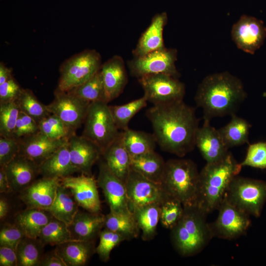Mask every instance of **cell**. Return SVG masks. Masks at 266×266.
I'll list each match as a JSON object with an SVG mask.
<instances>
[{"label": "cell", "mask_w": 266, "mask_h": 266, "mask_svg": "<svg viewBox=\"0 0 266 266\" xmlns=\"http://www.w3.org/2000/svg\"><path fill=\"white\" fill-rule=\"evenodd\" d=\"M146 115L162 150L183 157L194 149L199 119L195 109L183 100L153 105Z\"/></svg>", "instance_id": "cell-1"}, {"label": "cell", "mask_w": 266, "mask_h": 266, "mask_svg": "<svg viewBox=\"0 0 266 266\" xmlns=\"http://www.w3.org/2000/svg\"><path fill=\"white\" fill-rule=\"evenodd\" d=\"M247 97L241 81L229 72L211 74L199 84L195 100L204 120L235 114Z\"/></svg>", "instance_id": "cell-2"}, {"label": "cell", "mask_w": 266, "mask_h": 266, "mask_svg": "<svg viewBox=\"0 0 266 266\" xmlns=\"http://www.w3.org/2000/svg\"><path fill=\"white\" fill-rule=\"evenodd\" d=\"M242 167L230 152L218 161L206 163L200 172L196 204L207 214L217 209L230 184Z\"/></svg>", "instance_id": "cell-3"}, {"label": "cell", "mask_w": 266, "mask_h": 266, "mask_svg": "<svg viewBox=\"0 0 266 266\" xmlns=\"http://www.w3.org/2000/svg\"><path fill=\"white\" fill-rule=\"evenodd\" d=\"M183 215L170 230V239L176 251L188 257L201 252L213 237L206 214L197 204L184 205Z\"/></svg>", "instance_id": "cell-4"}, {"label": "cell", "mask_w": 266, "mask_h": 266, "mask_svg": "<svg viewBox=\"0 0 266 266\" xmlns=\"http://www.w3.org/2000/svg\"><path fill=\"white\" fill-rule=\"evenodd\" d=\"M200 172L190 159H172L166 162L161 185L170 197L183 205L197 204Z\"/></svg>", "instance_id": "cell-5"}, {"label": "cell", "mask_w": 266, "mask_h": 266, "mask_svg": "<svg viewBox=\"0 0 266 266\" xmlns=\"http://www.w3.org/2000/svg\"><path fill=\"white\" fill-rule=\"evenodd\" d=\"M224 198L249 215L259 217L266 202V182L238 175L230 184Z\"/></svg>", "instance_id": "cell-6"}, {"label": "cell", "mask_w": 266, "mask_h": 266, "mask_svg": "<svg viewBox=\"0 0 266 266\" xmlns=\"http://www.w3.org/2000/svg\"><path fill=\"white\" fill-rule=\"evenodd\" d=\"M101 58L94 49L85 50L65 61L60 67L56 90L67 92L82 84L100 68Z\"/></svg>", "instance_id": "cell-7"}, {"label": "cell", "mask_w": 266, "mask_h": 266, "mask_svg": "<svg viewBox=\"0 0 266 266\" xmlns=\"http://www.w3.org/2000/svg\"><path fill=\"white\" fill-rule=\"evenodd\" d=\"M83 124L82 135L96 144L102 154L120 133L108 103L104 101L90 103Z\"/></svg>", "instance_id": "cell-8"}, {"label": "cell", "mask_w": 266, "mask_h": 266, "mask_svg": "<svg viewBox=\"0 0 266 266\" xmlns=\"http://www.w3.org/2000/svg\"><path fill=\"white\" fill-rule=\"evenodd\" d=\"M177 50L164 47L146 55L134 57L128 61L131 74L139 79L143 76L166 74L178 78L180 74L175 66Z\"/></svg>", "instance_id": "cell-9"}, {"label": "cell", "mask_w": 266, "mask_h": 266, "mask_svg": "<svg viewBox=\"0 0 266 266\" xmlns=\"http://www.w3.org/2000/svg\"><path fill=\"white\" fill-rule=\"evenodd\" d=\"M138 80L147 101L158 105L183 100L185 86L178 78L166 74L143 76Z\"/></svg>", "instance_id": "cell-10"}, {"label": "cell", "mask_w": 266, "mask_h": 266, "mask_svg": "<svg viewBox=\"0 0 266 266\" xmlns=\"http://www.w3.org/2000/svg\"><path fill=\"white\" fill-rule=\"evenodd\" d=\"M216 219L209 223L214 237L231 240L244 235L251 224L248 214L224 198L218 208Z\"/></svg>", "instance_id": "cell-11"}, {"label": "cell", "mask_w": 266, "mask_h": 266, "mask_svg": "<svg viewBox=\"0 0 266 266\" xmlns=\"http://www.w3.org/2000/svg\"><path fill=\"white\" fill-rule=\"evenodd\" d=\"M129 207L133 209L152 204L161 205L169 197L161 184L131 168L125 181Z\"/></svg>", "instance_id": "cell-12"}, {"label": "cell", "mask_w": 266, "mask_h": 266, "mask_svg": "<svg viewBox=\"0 0 266 266\" xmlns=\"http://www.w3.org/2000/svg\"><path fill=\"white\" fill-rule=\"evenodd\" d=\"M54 99L47 107L50 113L57 116L73 133L84 123L90 103L67 92L55 90Z\"/></svg>", "instance_id": "cell-13"}, {"label": "cell", "mask_w": 266, "mask_h": 266, "mask_svg": "<svg viewBox=\"0 0 266 266\" xmlns=\"http://www.w3.org/2000/svg\"><path fill=\"white\" fill-rule=\"evenodd\" d=\"M232 39L243 51L254 54L264 44L266 38V27L255 17L243 15L233 25Z\"/></svg>", "instance_id": "cell-14"}, {"label": "cell", "mask_w": 266, "mask_h": 266, "mask_svg": "<svg viewBox=\"0 0 266 266\" xmlns=\"http://www.w3.org/2000/svg\"><path fill=\"white\" fill-rule=\"evenodd\" d=\"M112 212H132L129 207L125 183L114 174L105 161L99 164L97 180Z\"/></svg>", "instance_id": "cell-15"}, {"label": "cell", "mask_w": 266, "mask_h": 266, "mask_svg": "<svg viewBox=\"0 0 266 266\" xmlns=\"http://www.w3.org/2000/svg\"><path fill=\"white\" fill-rule=\"evenodd\" d=\"M61 184L68 189L79 206L87 211L100 212L101 203L97 181L91 175L84 174L68 176L60 179Z\"/></svg>", "instance_id": "cell-16"}, {"label": "cell", "mask_w": 266, "mask_h": 266, "mask_svg": "<svg viewBox=\"0 0 266 266\" xmlns=\"http://www.w3.org/2000/svg\"><path fill=\"white\" fill-rule=\"evenodd\" d=\"M68 138L53 139L38 131L19 139V154L39 166L58 148L66 143Z\"/></svg>", "instance_id": "cell-17"}, {"label": "cell", "mask_w": 266, "mask_h": 266, "mask_svg": "<svg viewBox=\"0 0 266 266\" xmlns=\"http://www.w3.org/2000/svg\"><path fill=\"white\" fill-rule=\"evenodd\" d=\"M68 144L71 162L78 172L91 175L93 166L102 155L100 148L86 137L75 133L69 137Z\"/></svg>", "instance_id": "cell-18"}, {"label": "cell", "mask_w": 266, "mask_h": 266, "mask_svg": "<svg viewBox=\"0 0 266 266\" xmlns=\"http://www.w3.org/2000/svg\"><path fill=\"white\" fill-rule=\"evenodd\" d=\"M210 122L204 120L196 133L195 145L206 163L218 161L230 152L218 129L212 126Z\"/></svg>", "instance_id": "cell-19"}, {"label": "cell", "mask_w": 266, "mask_h": 266, "mask_svg": "<svg viewBox=\"0 0 266 266\" xmlns=\"http://www.w3.org/2000/svg\"><path fill=\"white\" fill-rule=\"evenodd\" d=\"M60 184L59 179L42 177L22 191L20 197L28 208L46 210L52 205Z\"/></svg>", "instance_id": "cell-20"}, {"label": "cell", "mask_w": 266, "mask_h": 266, "mask_svg": "<svg viewBox=\"0 0 266 266\" xmlns=\"http://www.w3.org/2000/svg\"><path fill=\"white\" fill-rule=\"evenodd\" d=\"M107 103L117 98L123 92L128 77L122 58L115 55L101 65L100 68Z\"/></svg>", "instance_id": "cell-21"}, {"label": "cell", "mask_w": 266, "mask_h": 266, "mask_svg": "<svg viewBox=\"0 0 266 266\" xmlns=\"http://www.w3.org/2000/svg\"><path fill=\"white\" fill-rule=\"evenodd\" d=\"M3 167L12 191H22L39 174L38 166L27 158L18 154Z\"/></svg>", "instance_id": "cell-22"}, {"label": "cell", "mask_w": 266, "mask_h": 266, "mask_svg": "<svg viewBox=\"0 0 266 266\" xmlns=\"http://www.w3.org/2000/svg\"><path fill=\"white\" fill-rule=\"evenodd\" d=\"M105 215L100 212L78 210L68 225L72 240L93 241L104 227Z\"/></svg>", "instance_id": "cell-23"}, {"label": "cell", "mask_w": 266, "mask_h": 266, "mask_svg": "<svg viewBox=\"0 0 266 266\" xmlns=\"http://www.w3.org/2000/svg\"><path fill=\"white\" fill-rule=\"evenodd\" d=\"M167 22V16L166 12L158 13L153 16L150 25L141 35L133 51L134 57L143 56L165 47L163 31Z\"/></svg>", "instance_id": "cell-24"}, {"label": "cell", "mask_w": 266, "mask_h": 266, "mask_svg": "<svg viewBox=\"0 0 266 266\" xmlns=\"http://www.w3.org/2000/svg\"><path fill=\"white\" fill-rule=\"evenodd\" d=\"M38 170L42 177L59 179L78 172L71 162L68 141L41 163Z\"/></svg>", "instance_id": "cell-25"}, {"label": "cell", "mask_w": 266, "mask_h": 266, "mask_svg": "<svg viewBox=\"0 0 266 266\" xmlns=\"http://www.w3.org/2000/svg\"><path fill=\"white\" fill-rule=\"evenodd\" d=\"M102 155L111 172L125 183L131 168V156L124 145L121 132Z\"/></svg>", "instance_id": "cell-26"}, {"label": "cell", "mask_w": 266, "mask_h": 266, "mask_svg": "<svg viewBox=\"0 0 266 266\" xmlns=\"http://www.w3.org/2000/svg\"><path fill=\"white\" fill-rule=\"evenodd\" d=\"M55 250L66 266H82L96 252V248L93 241L71 240L58 245Z\"/></svg>", "instance_id": "cell-27"}, {"label": "cell", "mask_w": 266, "mask_h": 266, "mask_svg": "<svg viewBox=\"0 0 266 266\" xmlns=\"http://www.w3.org/2000/svg\"><path fill=\"white\" fill-rule=\"evenodd\" d=\"M52 217L51 214L46 210L28 207L17 215L15 224L23 232L25 236L38 238L43 228Z\"/></svg>", "instance_id": "cell-28"}, {"label": "cell", "mask_w": 266, "mask_h": 266, "mask_svg": "<svg viewBox=\"0 0 266 266\" xmlns=\"http://www.w3.org/2000/svg\"><path fill=\"white\" fill-rule=\"evenodd\" d=\"M166 162L155 151L131 157V168L146 178L161 184Z\"/></svg>", "instance_id": "cell-29"}, {"label": "cell", "mask_w": 266, "mask_h": 266, "mask_svg": "<svg viewBox=\"0 0 266 266\" xmlns=\"http://www.w3.org/2000/svg\"><path fill=\"white\" fill-rule=\"evenodd\" d=\"M251 124L245 119L233 114L230 122L218 129L229 149L249 143Z\"/></svg>", "instance_id": "cell-30"}, {"label": "cell", "mask_w": 266, "mask_h": 266, "mask_svg": "<svg viewBox=\"0 0 266 266\" xmlns=\"http://www.w3.org/2000/svg\"><path fill=\"white\" fill-rule=\"evenodd\" d=\"M78 206L70 191L60 183L56 198L46 211L55 218L69 225L79 210Z\"/></svg>", "instance_id": "cell-31"}, {"label": "cell", "mask_w": 266, "mask_h": 266, "mask_svg": "<svg viewBox=\"0 0 266 266\" xmlns=\"http://www.w3.org/2000/svg\"><path fill=\"white\" fill-rule=\"evenodd\" d=\"M121 133L124 145L131 157L155 151L157 143L153 134L129 128Z\"/></svg>", "instance_id": "cell-32"}, {"label": "cell", "mask_w": 266, "mask_h": 266, "mask_svg": "<svg viewBox=\"0 0 266 266\" xmlns=\"http://www.w3.org/2000/svg\"><path fill=\"white\" fill-rule=\"evenodd\" d=\"M160 205L152 204L137 207L132 211L141 231L143 240L150 241L155 237L160 219Z\"/></svg>", "instance_id": "cell-33"}, {"label": "cell", "mask_w": 266, "mask_h": 266, "mask_svg": "<svg viewBox=\"0 0 266 266\" xmlns=\"http://www.w3.org/2000/svg\"><path fill=\"white\" fill-rule=\"evenodd\" d=\"M104 228L124 235L127 240L136 238L140 231L133 212L110 211L105 216Z\"/></svg>", "instance_id": "cell-34"}, {"label": "cell", "mask_w": 266, "mask_h": 266, "mask_svg": "<svg viewBox=\"0 0 266 266\" xmlns=\"http://www.w3.org/2000/svg\"><path fill=\"white\" fill-rule=\"evenodd\" d=\"M67 92L89 103L99 101L106 102L100 69L86 82Z\"/></svg>", "instance_id": "cell-35"}, {"label": "cell", "mask_w": 266, "mask_h": 266, "mask_svg": "<svg viewBox=\"0 0 266 266\" xmlns=\"http://www.w3.org/2000/svg\"><path fill=\"white\" fill-rule=\"evenodd\" d=\"M44 245L38 238L24 236L18 243L16 253L19 266H39Z\"/></svg>", "instance_id": "cell-36"}, {"label": "cell", "mask_w": 266, "mask_h": 266, "mask_svg": "<svg viewBox=\"0 0 266 266\" xmlns=\"http://www.w3.org/2000/svg\"><path fill=\"white\" fill-rule=\"evenodd\" d=\"M15 101L20 111L33 118L37 124L51 114L47 105L41 102L30 89L22 88Z\"/></svg>", "instance_id": "cell-37"}, {"label": "cell", "mask_w": 266, "mask_h": 266, "mask_svg": "<svg viewBox=\"0 0 266 266\" xmlns=\"http://www.w3.org/2000/svg\"><path fill=\"white\" fill-rule=\"evenodd\" d=\"M38 239L43 245H59L72 240L68 225L53 216L43 228Z\"/></svg>", "instance_id": "cell-38"}, {"label": "cell", "mask_w": 266, "mask_h": 266, "mask_svg": "<svg viewBox=\"0 0 266 266\" xmlns=\"http://www.w3.org/2000/svg\"><path fill=\"white\" fill-rule=\"evenodd\" d=\"M147 100L143 96L122 105H109L115 122L119 130L125 131L133 117L147 105Z\"/></svg>", "instance_id": "cell-39"}, {"label": "cell", "mask_w": 266, "mask_h": 266, "mask_svg": "<svg viewBox=\"0 0 266 266\" xmlns=\"http://www.w3.org/2000/svg\"><path fill=\"white\" fill-rule=\"evenodd\" d=\"M160 221L162 226L172 229L181 219L184 211L183 204L178 200L168 197L160 205Z\"/></svg>", "instance_id": "cell-40"}, {"label": "cell", "mask_w": 266, "mask_h": 266, "mask_svg": "<svg viewBox=\"0 0 266 266\" xmlns=\"http://www.w3.org/2000/svg\"><path fill=\"white\" fill-rule=\"evenodd\" d=\"M39 131L53 139L69 137L73 133L55 115L50 114L38 123Z\"/></svg>", "instance_id": "cell-41"}, {"label": "cell", "mask_w": 266, "mask_h": 266, "mask_svg": "<svg viewBox=\"0 0 266 266\" xmlns=\"http://www.w3.org/2000/svg\"><path fill=\"white\" fill-rule=\"evenodd\" d=\"M19 112L15 101L0 103V136L13 137Z\"/></svg>", "instance_id": "cell-42"}, {"label": "cell", "mask_w": 266, "mask_h": 266, "mask_svg": "<svg viewBox=\"0 0 266 266\" xmlns=\"http://www.w3.org/2000/svg\"><path fill=\"white\" fill-rule=\"evenodd\" d=\"M100 241L96 252L100 259L106 262L109 259L111 251L122 242L127 240L123 235L104 228L99 234Z\"/></svg>", "instance_id": "cell-43"}, {"label": "cell", "mask_w": 266, "mask_h": 266, "mask_svg": "<svg viewBox=\"0 0 266 266\" xmlns=\"http://www.w3.org/2000/svg\"><path fill=\"white\" fill-rule=\"evenodd\" d=\"M242 166L266 169V142L259 141L249 144Z\"/></svg>", "instance_id": "cell-44"}, {"label": "cell", "mask_w": 266, "mask_h": 266, "mask_svg": "<svg viewBox=\"0 0 266 266\" xmlns=\"http://www.w3.org/2000/svg\"><path fill=\"white\" fill-rule=\"evenodd\" d=\"M20 151L19 140L13 137L0 136V166H4Z\"/></svg>", "instance_id": "cell-45"}, {"label": "cell", "mask_w": 266, "mask_h": 266, "mask_svg": "<svg viewBox=\"0 0 266 266\" xmlns=\"http://www.w3.org/2000/svg\"><path fill=\"white\" fill-rule=\"evenodd\" d=\"M25 236L23 232L15 224H6L0 232V245L12 248L16 250L21 240Z\"/></svg>", "instance_id": "cell-46"}, {"label": "cell", "mask_w": 266, "mask_h": 266, "mask_svg": "<svg viewBox=\"0 0 266 266\" xmlns=\"http://www.w3.org/2000/svg\"><path fill=\"white\" fill-rule=\"evenodd\" d=\"M22 89L13 76L0 84V103L15 101Z\"/></svg>", "instance_id": "cell-47"}, {"label": "cell", "mask_w": 266, "mask_h": 266, "mask_svg": "<svg viewBox=\"0 0 266 266\" xmlns=\"http://www.w3.org/2000/svg\"><path fill=\"white\" fill-rule=\"evenodd\" d=\"M0 266H17V257L15 250L12 248L0 246Z\"/></svg>", "instance_id": "cell-48"}, {"label": "cell", "mask_w": 266, "mask_h": 266, "mask_svg": "<svg viewBox=\"0 0 266 266\" xmlns=\"http://www.w3.org/2000/svg\"><path fill=\"white\" fill-rule=\"evenodd\" d=\"M39 266H66L62 258L59 255L55 250L42 256Z\"/></svg>", "instance_id": "cell-49"}, {"label": "cell", "mask_w": 266, "mask_h": 266, "mask_svg": "<svg viewBox=\"0 0 266 266\" xmlns=\"http://www.w3.org/2000/svg\"><path fill=\"white\" fill-rule=\"evenodd\" d=\"M19 115L29 135L34 134L39 131L38 124L33 118L20 111Z\"/></svg>", "instance_id": "cell-50"}, {"label": "cell", "mask_w": 266, "mask_h": 266, "mask_svg": "<svg viewBox=\"0 0 266 266\" xmlns=\"http://www.w3.org/2000/svg\"><path fill=\"white\" fill-rule=\"evenodd\" d=\"M29 135V133L24 124L21 117L19 115L13 132V137L19 140Z\"/></svg>", "instance_id": "cell-51"}, {"label": "cell", "mask_w": 266, "mask_h": 266, "mask_svg": "<svg viewBox=\"0 0 266 266\" xmlns=\"http://www.w3.org/2000/svg\"><path fill=\"white\" fill-rule=\"evenodd\" d=\"M12 191L3 167L0 169V192L7 193Z\"/></svg>", "instance_id": "cell-52"}, {"label": "cell", "mask_w": 266, "mask_h": 266, "mask_svg": "<svg viewBox=\"0 0 266 266\" xmlns=\"http://www.w3.org/2000/svg\"><path fill=\"white\" fill-rule=\"evenodd\" d=\"M13 77L12 69L5 66L2 62H0V84L5 82Z\"/></svg>", "instance_id": "cell-53"}, {"label": "cell", "mask_w": 266, "mask_h": 266, "mask_svg": "<svg viewBox=\"0 0 266 266\" xmlns=\"http://www.w3.org/2000/svg\"><path fill=\"white\" fill-rule=\"evenodd\" d=\"M9 207L7 201L3 199L0 200V218L2 219L7 215L8 212Z\"/></svg>", "instance_id": "cell-54"}]
</instances>
